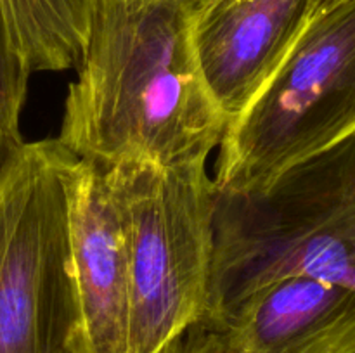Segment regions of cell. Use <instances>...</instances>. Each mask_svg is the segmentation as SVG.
<instances>
[{
  "instance_id": "obj_1",
  "label": "cell",
  "mask_w": 355,
  "mask_h": 353,
  "mask_svg": "<svg viewBox=\"0 0 355 353\" xmlns=\"http://www.w3.org/2000/svg\"><path fill=\"white\" fill-rule=\"evenodd\" d=\"M194 10L186 0H94L61 145L106 166L207 161L229 123L194 59Z\"/></svg>"
},
{
  "instance_id": "obj_2",
  "label": "cell",
  "mask_w": 355,
  "mask_h": 353,
  "mask_svg": "<svg viewBox=\"0 0 355 353\" xmlns=\"http://www.w3.org/2000/svg\"><path fill=\"white\" fill-rule=\"evenodd\" d=\"M290 275L355 289V132L257 192H218L201 320L222 324L250 293Z\"/></svg>"
},
{
  "instance_id": "obj_3",
  "label": "cell",
  "mask_w": 355,
  "mask_h": 353,
  "mask_svg": "<svg viewBox=\"0 0 355 353\" xmlns=\"http://www.w3.org/2000/svg\"><path fill=\"white\" fill-rule=\"evenodd\" d=\"M130 275V353H159L205 317L218 189L207 161L106 166Z\"/></svg>"
},
{
  "instance_id": "obj_4",
  "label": "cell",
  "mask_w": 355,
  "mask_h": 353,
  "mask_svg": "<svg viewBox=\"0 0 355 353\" xmlns=\"http://www.w3.org/2000/svg\"><path fill=\"white\" fill-rule=\"evenodd\" d=\"M355 132V0L309 17L297 42L220 142L222 194L263 189Z\"/></svg>"
},
{
  "instance_id": "obj_5",
  "label": "cell",
  "mask_w": 355,
  "mask_h": 353,
  "mask_svg": "<svg viewBox=\"0 0 355 353\" xmlns=\"http://www.w3.org/2000/svg\"><path fill=\"white\" fill-rule=\"evenodd\" d=\"M58 138L24 142L0 183V353H92L69 249V173Z\"/></svg>"
},
{
  "instance_id": "obj_6",
  "label": "cell",
  "mask_w": 355,
  "mask_h": 353,
  "mask_svg": "<svg viewBox=\"0 0 355 353\" xmlns=\"http://www.w3.org/2000/svg\"><path fill=\"white\" fill-rule=\"evenodd\" d=\"M309 17L307 0H211L194 10V59L229 125L279 68Z\"/></svg>"
},
{
  "instance_id": "obj_7",
  "label": "cell",
  "mask_w": 355,
  "mask_h": 353,
  "mask_svg": "<svg viewBox=\"0 0 355 353\" xmlns=\"http://www.w3.org/2000/svg\"><path fill=\"white\" fill-rule=\"evenodd\" d=\"M69 249L92 353H130V275L123 220L106 165L76 158L69 173Z\"/></svg>"
},
{
  "instance_id": "obj_8",
  "label": "cell",
  "mask_w": 355,
  "mask_h": 353,
  "mask_svg": "<svg viewBox=\"0 0 355 353\" xmlns=\"http://www.w3.org/2000/svg\"><path fill=\"white\" fill-rule=\"evenodd\" d=\"M218 325L241 353H355V289L283 277L250 293Z\"/></svg>"
},
{
  "instance_id": "obj_9",
  "label": "cell",
  "mask_w": 355,
  "mask_h": 353,
  "mask_svg": "<svg viewBox=\"0 0 355 353\" xmlns=\"http://www.w3.org/2000/svg\"><path fill=\"white\" fill-rule=\"evenodd\" d=\"M94 0H0L10 42L31 73L78 68Z\"/></svg>"
},
{
  "instance_id": "obj_10",
  "label": "cell",
  "mask_w": 355,
  "mask_h": 353,
  "mask_svg": "<svg viewBox=\"0 0 355 353\" xmlns=\"http://www.w3.org/2000/svg\"><path fill=\"white\" fill-rule=\"evenodd\" d=\"M28 76L30 71L14 48L0 12V123L16 138H23L19 118L26 99Z\"/></svg>"
},
{
  "instance_id": "obj_11",
  "label": "cell",
  "mask_w": 355,
  "mask_h": 353,
  "mask_svg": "<svg viewBox=\"0 0 355 353\" xmlns=\"http://www.w3.org/2000/svg\"><path fill=\"white\" fill-rule=\"evenodd\" d=\"M159 353H241L224 325L200 320L173 338Z\"/></svg>"
},
{
  "instance_id": "obj_12",
  "label": "cell",
  "mask_w": 355,
  "mask_h": 353,
  "mask_svg": "<svg viewBox=\"0 0 355 353\" xmlns=\"http://www.w3.org/2000/svg\"><path fill=\"white\" fill-rule=\"evenodd\" d=\"M23 138L12 137L0 123V183L3 182L14 163L17 161L21 151H23Z\"/></svg>"
},
{
  "instance_id": "obj_13",
  "label": "cell",
  "mask_w": 355,
  "mask_h": 353,
  "mask_svg": "<svg viewBox=\"0 0 355 353\" xmlns=\"http://www.w3.org/2000/svg\"><path fill=\"white\" fill-rule=\"evenodd\" d=\"M342 2H345V0H307L309 16H318V14L326 12V10L333 9Z\"/></svg>"
},
{
  "instance_id": "obj_14",
  "label": "cell",
  "mask_w": 355,
  "mask_h": 353,
  "mask_svg": "<svg viewBox=\"0 0 355 353\" xmlns=\"http://www.w3.org/2000/svg\"><path fill=\"white\" fill-rule=\"evenodd\" d=\"M186 2H189L194 9H200V7H203L205 3L211 2V0H186Z\"/></svg>"
}]
</instances>
